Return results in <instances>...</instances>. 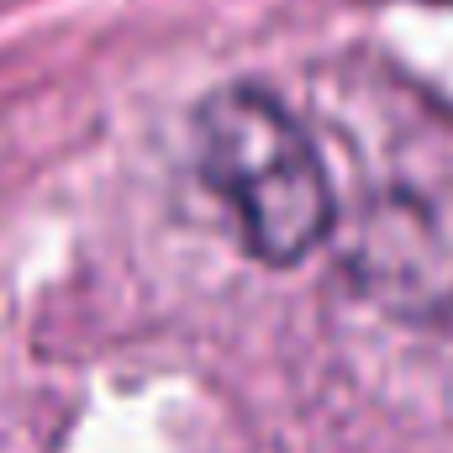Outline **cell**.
I'll return each mask as SVG.
<instances>
[{"instance_id":"cell-1","label":"cell","mask_w":453,"mask_h":453,"mask_svg":"<svg viewBox=\"0 0 453 453\" xmlns=\"http://www.w3.org/2000/svg\"><path fill=\"white\" fill-rule=\"evenodd\" d=\"M190 153L201 185L217 196L237 242L258 264L290 269L327 242L338 217L333 180L306 127L269 90L232 85L201 101Z\"/></svg>"}]
</instances>
